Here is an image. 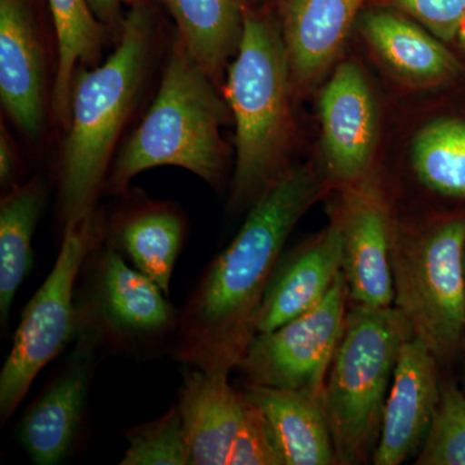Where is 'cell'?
I'll return each instance as SVG.
<instances>
[{"instance_id":"obj_10","label":"cell","mask_w":465,"mask_h":465,"mask_svg":"<svg viewBox=\"0 0 465 465\" xmlns=\"http://www.w3.org/2000/svg\"><path fill=\"white\" fill-rule=\"evenodd\" d=\"M333 192L329 215L341 232L349 304L393 307L391 244L396 220L384 183L371 171Z\"/></svg>"},{"instance_id":"obj_29","label":"cell","mask_w":465,"mask_h":465,"mask_svg":"<svg viewBox=\"0 0 465 465\" xmlns=\"http://www.w3.org/2000/svg\"><path fill=\"white\" fill-rule=\"evenodd\" d=\"M94 16L99 18L105 26H113L121 24L122 7L124 0H88Z\"/></svg>"},{"instance_id":"obj_16","label":"cell","mask_w":465,"mask_h":465,"mask_svg":"<svg viewBox=\"0 0 465 465\" xmlns=\"http://www.w3.org/2000/svg\"><path fill=\"white\" fill-rule=\"evenodd\" d=\"M0 100L30 139L45 124V61L27 0H0Z\"/></svg>"},{"instance_id":"obj_25","label":"cell","mask_w":465,"mask_h":465,"mask_svg":"<svg viewBox=\"0 0 465 465\" xmlns=\"http://www.w3.org/2000/svg\"><path fill=\"white\" fill-rule=\"evenodd\" d=\"M124 436L128 448L121 465H191L176 403L154 420L127 428Z\"/></svg>"},{"instance_id":"obj_8","label":"cell","mask_w":465,"mask_h":465,"mask_svg":"<svg viewBox=\"0 0 465 465\" xmlns=\"http://www.w3.org/2000/svg\"><path fill=\"white\" fill-rule=\"evenodd\" d=\"M82 274L76 330L91 332L103 348L150 351L176 333L179 313L166 293L128 265L108 238L91 251Z\"/></svg>"},{"instance_id":"obj_15","label":"cell","mask_w":465,"mask_h":465,"mask_svg":"<svg viewBox=\"0 0 465 465\" xmlns=\"http://www.w3.org/2000/svg\"><path fill=\"white\" fill-rule=\"evenodd\" d=\"M341 272V232L330 220L326 228L281 258L260 307L256 335L273 331L313 308Z\"/></svg>"},{"instance_id":"obj_4","label":"cell","mask_w":465,"mask_h":465,"mask_svg":"<svg viewBox=\"0 0 465 465\" xmlns=\"http://www.w3.org/2000/svg\"><path fill=\"white\" fill-rule=\"evenodd\" d=\"M228 110L215 82L176 35L157 97L115 159L106 192L124 194L136 174L161 166L183 168L219 188L226 163L220 128Z\"/></svg>"},{"instance_id":"obj_22","label":"cell","mask_w":465,"mask_h":465,"mask_svg":"<svg viewBox=\"0 0 465 465\" xmlns=\"http://www.w3.org/2000/svg\"><path fill=\"white\" fill-rule=\"evenodd\" d=\"M45 201V185L35 177L12 189L0 203V318L3 326H7L17 291L33 265V235Z\"/></svg>"},{"instance_id":"obj_1","label":"cell","mask_w":465,"mask_h":465,"mask_svg":"<svg viewBox=\"0 0 465 465\" xmlns=\"http://www.w3.org/2000/svg\"><path fill=\"white\" fill-rule=\"evenodd\" d=\"M331 191L323 174L299 164L251 206L228 247L207 266L179 312L173 353L189 369L231 375L258 332L265 291L300 219Z\"/></svg>"},{"instance_id":"obj_9","label":"cell","mask_w":465,"mask_h":465,"mask_svg":"<svg viewBox=\"0 0 465 465\" xmlns=\"http://www.w3.org/2000/svg\"><path fill=\"white\" fill-rule=\"evenodd\" d=\"M348 308V284L341 272L317 305L253 338L237 367L246 384L322 391Z\"/></svg>"},{"instance_id":"obj_13","label":"cell","mask_w":465,"mask_h":465,"mask_svg":"<svg viewBox=\"0 0 465 465\" xmlns=\"http://www.w3.org/2000/svg\"><path fill=\"white\" fill-rule=\"evenodd\" d=\"M101 349L91 332L76 330L66 365L27 407L18 427V440L34 464L63 463L74 449Z\"/></svg>"},{"instance_id":"obj_12","label":"cell","mask_w":465,"mask_h":465,"mask_svg":"<svg viewBox=\"0 0 465 465\" xmlns=\"http://www.w3.org/2000/svg\"><path fill=\"white\" fill-rule=\"evenodd\" d=\"M318 115L323 177L331 191L372 171L379 142L378 105L369 81L354 61H345L320 94Z\"/></svg>"},{"instance_id":"obj_27","label":"cell","mask_w":465,"mask_h":465,"mask_svg":"<svg viewBox=\"0 0 465 465\" xmlns=\"http://www.w3.org/2000/svg\"><path fill=\"white\" fill-rule=\"evenodd\" d=\"M440 41H454L465 24V0H385Z\"/></svg>"},{"instance_id":"obj_28","label":"cell","mask_w":465,"mask_h":465,"mask_svg":"<svg viewBox=\"0 0 465 465\" xmlns=\"http://www.w3.org/2000/svg\"><path fill=\"white\" fill-rule=\"evenodd\" d=\"M18 159L15 143L8 131L2 124L0 130V183L3 188L14 183L18 170Z\"/></svg>"},{"instance_id":"obj_7","label":"cell","mask_w":465,"mask_h":465,"mask_svg":"<svg viewBox=\"0 0 465 465\" xmlns=\"http://www.w3.org/2000/svg\"><path fill=\"white\" fill-rule=\"evenodd\" d=\"M105 231L99 210L65 226L56 262L27 302L0 374L2 424L15 414L36 376L75 336L76 282L91 251L105 240Z\"/></svg>"},{"instance_id":"obj_5","label":"cell","mask_w":465,"mask_h":465,"mask_svg":"<svg viewBox=\"0 0 465 465\" xmlns=\"http://www.w3.org/2000/svg\"><path fill=\"white\" fill-rule=\"evenodd\" d=\"M411 327L396 307L349 304L322 400L341 465L372 460L394 369Z\"/></svg>"},{"instance_id":"obj_3","label":"cell","mask_w":465,"mask_h":465,"mask_svg":"<svg viewBox=\"0 0 465 465\" xmlns=\"http://www.w3.org/2000/svg\"><path fill=\"white\" fill-rule=\"evenodd\" d=\"M293 88L280 24L244 9L240 47L229 64L225 84L237 149L232 208L252 206L289 167Z\"/></svg>"},{"instance_id":"obj_30","label":"cell","mask_w":465,"mask_h":465,"mask_svg":"<svg viewBox=\"0 0 465 465\" xmlns=\"http://www.w3.org/2000/svg\"><path fill=\"white\" fill-rule=\"evenodd\" d=\"M461 390H463L464 393H465V374H464V379H463V388H461Z\"/></svg>"},{"instance_id":"obj_31","label":"cell","mask_w":465,"mask_h":465,"mask_svg":"<svg viewBox=\"0 0 465 465\" xmlns=\"http://www.w3.org/2000/svg\"><path fill=\"white\" fill-rule=\"evenodd\" d=\"M464 264H465V260H464ZM463 349H465V339H464V345H463Z\"/></svg>"},{"instance_id":"obj_11","label":"cell","mask_w":465,"mask_h":465,"mask_svg":"<svg viewBox=\"0 0 465 465\" xmlns=\"http://www.w3.org/2000/svg\"><path fill=\"white\" fill-rule=\"evenodd\" d=\"M191 465H241L264 442L268 421L229 375L186 370L176 402Z\"/></svg>"},{"instance_id":"obj_18","label":"cell","mask_w":465,"mask_h":465,"mask_svg":"<svg viewBox=\"0 0 465 465\" xmlns=\"http://www.w3.org/2000/svg\"><path fill=\"white\" fill-rule=\"evenodd\" d=\"M360 30L381 63L410 87L433 88L461 74L445 42L396 9H370L360 18Z\"/></svg>"},{"instance_id":"obj_14","label":"cell","mask_w":465,"mask_h":465,"mask_svg":"<svg viewBox=\"0 0 465 465\" xmlns=\"http://www.w3.org/2000/svg\"><path fill=\"white\" fill-rule=\"evenodd\" d=\"M440 363L412 336L401 348L372 463L400 465L418 455L439 409Z\"/></svg>"},{"instance_id":"obj_20","label":"cell","mask_w":465,"mask_h":465,"mask_svg":"<svg viewBox=\"0 0 465 465\" xmlns=\"http://www.w3.org/2000/svg\"><path fill=\"white\" fill-rule=\"evenodd\" d=\"M183 235L185 222L176 208L146 202L115 217L108 241L134 268L170 296L171 280Z\"/></svg>"},{"instance_id":"obj_26","label":"cell","mask_w":465,"mask_h":465,"mask_svg":"<svg viewBox=\"0 0 465 465\" xmlns=\"http://www.w3.org/2000/svg\"><path fill=\"white\" fill-rule=\"evenodd\" d=\"M418 465H465V393L454 381L442 382L439 409Z\"/></svg>"},{"instance_id":"obj_21","label":"cell","mask_w":465,"mask_h":465,"mask_svg":"<svg viewBox=\"0 0 465 465\" xmlns=\"http://www.w3.org/2000/svg\"><path fill=\"white\" fill-rule=\"evenodd\" d=\"M176 23L186 50L215 82H222L237 54L243 30L244 0H159Z\"/></svg>"},{"instance_id":"obj_23","label":"cell","mask_w":465,"mask_h":465,"mask_svg":"<svg viewBox=\"0 0 465 465\" xmlns=\"http://www.w3.org/2000/svg\"><path fill=\"white\" fill-rule=\"evenodd\" d=\"M57 38V73L52 92V112L67 128L72 113L73 81L78 65L100 57L105 25L94 16L88 0H48Z\"/></svg>"},{"instance_id":"obj_17","label":"cell","mask_w":465,"mask_h":465,"mask_svg":"<svg viewBox=\"0 0 465 465\" xmlns=\"http://www.w3.org/2000/svg\"><path fill=\"white\" fill-rule=\"evenodd\" d=\"M366 0H277L293 87H313L335 63Z\"/></svg>"},{"instance_id":"obj_2","label":"cell","mask_w":465,"mask_h":465,"mask_svg":"<svg viewBox=\"0 0 465 465\" xmlns=\"http://www.w3.org/2000/svg\"><path fill=\"white\" fill-rule=\"evenodd\" d=\"M153 36L152 7L134 0L122 18L114 52L94 69L76 70L58 182L65 226L97 210L116 143L145 79Z\"/></svg>"},{"instance_id":"obj_24","label":"cell","mask_w":465,"mask_h":465,"mask_svg":"<svg viewBox=\"0 0 465 465\" xmlns=\"http://www.w3.org/2000/svg\"><path fill=\"white\" fill-rule=\"evenodd\" d=\"M411 166L428 191L465 198L464 119H436L419 130L411 143Z\"/></svg>"},{"instance_id":"obj_19","label":"cell","mask_w":465,"mask_h":465,"mask_svg":"<svg viewBox=\"0 0 465 465\" xmlns=\"http://www.w3.org/2000/svg\"><path fill=\"white\" fill-rule=\"evenodd\" d=\"M244 391L265 416L284 465L338 464L322 391L252 384Z\"/></svg>"},{"instance_id":"obj_6","label":"cell","mask_w":465,"mask_h":465,"mask_svg":"<svg viewBox=\"0 0 465 465\" xmlns=\"http://www.w3.org/2000/svg\"><path fill=\"white\" fill-rule=\"evenodd\" d=\"M465 216L394 226V307L440 363L465 339Z\"/></svg>"}]
</instances>
